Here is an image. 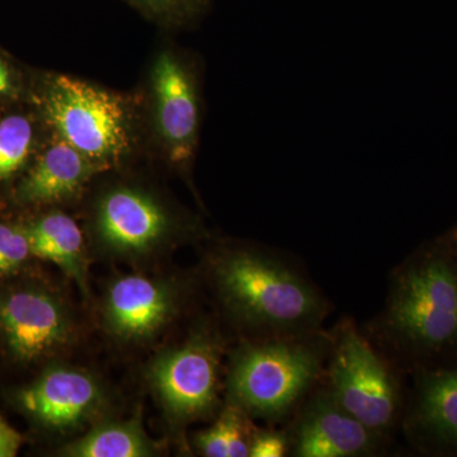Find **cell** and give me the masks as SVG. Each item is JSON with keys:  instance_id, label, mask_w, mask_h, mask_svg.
I'll use <instances>...</instances> for the list:
<instances>
[{"instance_id": "cell-1", "label": "cell", "mask_w": 457, "mask_h": 457, "mask_svg": "<svg viewBox=\"0 0 457 457\" xmlns=\"http://www.w3.org/2000/svg\"><path fill=\"white\" fill-rule=\"evenodd\" d=\"M380 326L403 369L457 365V254L440 237L395 270Z\"/></svg>"}, {"instance_id": "cell-2", "label": "cell", "mask_w": 457, "mask_h": 457, "mask_svg": "<svg viewBox=\"0 0 457 457\" xmlns=\"http://www.w3.org/2000/svg\"><path fill=\"white\" fill-rule=\"evenodd\" d=\"M213 279L228 311L270 337L318 332L328 305L286 262L251 251H230L213 262Z\"/></svg>"}, {"instance_id": "cell-3", "label": "cell", "mask_w": 457, "mask_h": 457, "mask_svg": "<svg viewBox=\"0 0 457 457\" xmlns=\"http://www.w3.org/2000/svg\"><path fill=\"white\" fill-rule=\"evenodd\" d=\"M332 338L319 335L270 337L245 345L231 362L228 393L234 404L278 420L305 402L320 380Z\"/></svg>"}, {"instance_id": "cell-4", "label": "cell", "mask_w": 457, "mask_h": 457, "mask_svg": "<svg viewBox=\"0 0 457 457\" xmlns=\"http://www.w3.org/2000/svg\"><path fill=\"white\" fill-rule=\"evenodd\" d=\"M40 107L57 139L102 170L119 164L134 147V113L120 93L71 75H50L42 88Z\"/></svg>"}, {"instance_id": "cell-5", "label": "cell", "mask_w": 457, "mask_h": 457, "mask_svg": "<svg viewBox=\"0 0 457 457\" xmlns=\"http://www.w3.org/2000/svg\"><path fill=\"white\" fill-rule=\"evenodd\" d=\"M326 387L345 411L381 437L403 422L405 402L395 370L351 323L332 338Z\"/></svg>"}, {"instance_id": "cell-6", "label": "cell", "mask_w": 457, "mask_h": 457, "mask_svg": "<svg viewBox=\"0 0 457 457\" xmlns=\"http://www.w3.org/2000/svg\"><path fill=\"white\" fill-rule=\"evenodd\" d=\"M155 128L168 158L186 164L196 152L200 93L196 74L176 54H159L150 74Z\"/></svg>"}, {"instance_id": "cell-7", "label": "cell", "mask_w": 457, "mask_h": 457, "mask_svg": "<svg viewBox=\"0 0 457 457\" xmlns=\"http://www.w3.org/2000/svg\"><path fill=\"white\" fill-rule=\"evenodd\" d=\"M220 351L213 337L200 333L155 363L153 383L173 416L192 420L215 407Z\"/></svg>"}, {"instance_id": "cell-8", "label": "cell", "mask_w": 457, "mask_h": 457, "mask_svg": "<svg viewBox=\"0 0 457 457\" xmlns=\"http://www.w3.org/2000/svg\"><path fill=\"white\" fill-rule=\"evenodd\" d=\"M411 375L402 422L409 441L425 455L457 457V365Z\"/></svg>"}, {"instance_id": "cell-9", "label": "cell", "mask_w": 457, "mask_h": 457, "mask_svg": "<svg viewBox=\"0 0 457 457\" xmlns=\"http://www.w3.org/2000/svg\"><path fill=\"white\" fill-rule=\"evenodd\" d=\"M288 437L296 457L374 455L384 438L345 411L327 387L306 399Z\"/></svg>"}, {"instance_id": "cell-10", "label": "cell", "mask_w": 457, "mask_h": 457, "mask_svg": "<svg viewBox=\"0 0 457 457\" xmlns=\"http://www.w3.org/2000/svg\"><path fill=\"white\" fill-rule=\"evenodd\" d=\"M0 335L14 359L32 362L62 348L71 321L55 297L38 290H20L0 299Z\"/></svg>"}, {"instance_id": "cell-11", "label": "cell", "mask_w": 457, "mask_h": 457, "mask_svg": "<svg viewBox=\"0 0 457 457\" xmlns=\"http://www.w3.org/2000/svg\"><path fill=\"white\" fill-rule=\"evenodd\" d=\"M18 404L47 427L68 428L82 422L101 402L95 378L86 372L54 369L18 393Z\"/></svg>"}, {"instance_id": "cell-12", "label": "cell", "mask_w": 457, "mask_h": 457, "mask_svg": "<svg viewBox=\"0 0 457 457\" xmlns=\"http://www.w3.org/2000/svg\"><path fill=\"white\" fill-rule=\"evenodd\" d=\"M99 236L111 248L141 253L161 242L168 230L163 207L154 198L134 188L108 192L98 209Z\"/></svg>"}, {"instance_id": "cell-13", "label": "cell", "mask_w": 457, "mask_h": 457, "mask_svg": "<svg viewBox=\"0 0 457 457\" xmlns=\"http://www.w3.org/2000/svg\"><path fill=\"white\" fill-rule=\"evenodd\" d=\"M102 171L65 141L47 147L18 186L16 197L23 204H54L79 194L93 176Z\"/></svg>"}, {"instance_id": "cell-14", "label": "cell", "mask_w": 457, "mask_h": 457, "mask_svg": "<svg viewBox=\"0 0 457 457\" xmlns=\"http://www.w3.org/2000/svg\"><path fill=\"white\" fill-rule=\"evenodd\" d=\"M170 309L168 291L144 276L117 279L108 293V323L117 335L128 338L154 333L167 320Z\"/></svg>"}, {"instance_id": "cell-15", "label": "cell", "mask_w": 457, "mask_h": 457, "mask_svg": "<svg viewBox=\"0 0 457 457\" xmlns=\"http://www.w3.org/2000/svg\"><path fill=\"white\" fill-rule=\"evenodd\" d=\"M32 255L56 263L80 286L86 282L84 240L77 222L62 212H51L26 227Z\"/></svg>"}, {"instance_id": "cell-16", "label": "cell", "mask_w": 457, "mask_h": 457, "mask_svg": "<svg viewBox=\"0 0 457 457\" xmlns=\"http://www.w3.org/2000/svg\"><path fill=\"white\" fill-rule=\"evenodd\" d=\"M150 453L149 442L137 423L99 426L65 449V455L75 457H140Z\"/></svg>"}, {"instance_id": "cell-17", "label": "cell", "mask_w": 457, "mask_h": 457, "mask_svg": "<svg viewBox=\"0 0 457 457\" xmlns=\"http://www.w3.org/2000/svg\"><path fill=\"white\" fill-rule=\"evenodd\" d=\"M252 436L245 411L231 403L215 425L198 436L196 444L204 456L246 457Z\"/></svg>"}, {"instance_id": "cell-18", "label": "cell", "mask_w": 457, "mask_h": 457, "mask_svg": "<svg viewBox=\"0 0 457 457\" xmlns=\"http://www.w3.org/2000/svg\"><path fill=\"white\" fill-rule=\"evenodd\" d=\"M33 128L23 116L0 121V180L7 179L25 165L31 154Z\"/></svg>"}, {"instance_id": "cell-19", "label": "cell", "mask_w": 457, "mask_h": 457, "mask_svg": "<svg viewBox=\"0 0 457 457\" xmlns=\"http://www.w3.org/2000/svg\"><path fill=\"white\" fill-rule=\"evenodd\" d=\"M147 20L165 29H185L198 22L210 0H125Z\"/></svg>"}, {"instance_id": "cell-20", "label": "cell", "mask_w": 457, "mask_h": 457, "mask_svg": "<svg viewBox=\"0 0 457 457\" xmlns=\"http://www.w3.org/2000/svg\"><path fill=\"white\" fill-rule=\"evenodd\" d=\"M31 255L26 227L0 222V276L16 272Z\"/></svg>"}, {"instance_id": "cell-21", "label": "cell", "mask_w": 457, "mask_h": 457, "mask_svg": "<svg viewBox=\"0 0 457 457\" xmlns=\"http://www.w3.org/2000/svg\"><path fill=\"white\" fill-rule=\"evenodd\" d=\"M290 453L288 433L261 431L252 436L251 457H282Z\"/></svg>"}, {"instance_id": "cell-22", "label": "cell", "mask_w": 457, "mask_h": 457, "mask_svg": "<svg viewBox=\"0 0 457 457\" xmlns=\"http://www.w3.org/2000/svg\"><path fill=\"white\" fill-rule=\"evenodd\" d=\"M22 444V436L0 416V457L17 456Z\"/></svg>"}, {"instance_id": "cell-23", "label": "cell", "mask_w": 457, "mask_h": 457, "mask_svg": "<svg viewBox=\"0 0 457 457\" xmlns=\"http://www.w3.org/2000/svg\"><path fill=\"white\" fill-rule=\"evenodd\" d=\"M12 88L11 74L7 65L4 64L2 59H0V95L8 93Z\"/></svg>"}, {"instance_id": "cell-24", "label": "cell", "mask_w": 457, "mask_h": 457, "mask_svg": "<svg viewBox=\"0 0 457 457\" xmlns=\"http://www.w3.org/2000/svg\"><path fill=\"white\" fill-rule=\"evenodd\" d=\"M438 237L457 254V222L453 228H450L446 233L442 234V236Z\"/></svg>"}]
</instances>
